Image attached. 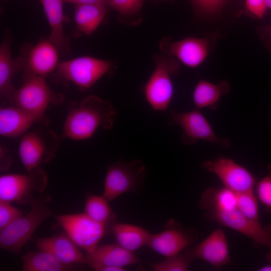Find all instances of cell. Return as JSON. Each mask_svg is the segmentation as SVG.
I'll use <instances>...</instances> for the list:
<instances>
[{"mask_svg": "<svg viewBox=\"0 0 271 271\" xmlns=\"http://www.w3.org/2000/svg\"><path fill=\"white\" fill-rule=\"evenodd\" d=\"M59 54L56 46L49 39L43 40L26 49L18 58L24 75L45 77L56 70Z\"/></svg>", "mask_w": 271, "mask_h": 271, "instance_id": "obj_15", "label": "cell"}, {"mask_svg": "<svg viewBox=\"0 0 271 271\" xmlns=\"http://www.w3.org/2000/svg\"><path fill=\"white\" fill-rule=\"evenodd\" d=\"M23 78L22 85L13 94L11 105L46 116L45 112L50 105L63 102V95L52 91L44 77L24 75Z\"/></svg>", "mask_w": 271, "mask_h": 271, "instance_id": "obj_5", "label": "cell"}, {"mask_svg": "<svg viewBox=\"0 0 271 271\" xmlns=\"http://www.w3.org/2000/svg\"><path fill=\"white\" fill-rule=\"evenodd\" d=\"M145 0H108V6L116 11L120 21L125 22L128 18L138 16L144 5Z\"/></svg>", "mask_w": 271, "mask_h": 271, "instance_id": "obj_29", "label": "cell"}, {"mask_svg": "<svg viewBox=\"0 0 271 271\" xmlns=\"http://www.w3.org/2000/svg\"><path fill=\"white\" fill-rule=\"evenodd\" d=\"M22 71L19 58H12L10 39L5 38L0 46V98L3 105L12 104L15 89L13 85L15 75Z\"/></svg>", "mask_w": 271, "mask_h": 271, "instance_id": "obj_20", "label": "cell"}, {"mask_svg": "<svg viewBox=\"0 0 271 271\" xmlns=\"http://www.w3.org/2000/svg\"><path fill=\"white\" fill-rule=\"evenodd\" d=\"M155 66L148 81L143 87L145 97L152 107L165 112L173 98L172 78L180 70V62L167 55L156 54Z\"/></svg>", "mask_w": 271, "mask_h": 271, "instance_id": "obj_4", "label": "cell"}, {"mask_svg": "<svg viewBox=\"0 0 271 271\" xmlns=\"http://www.w3.org/2000/svg\"><path fill=\"white\" fill-rule=\"evenodd\" d=\"M236 207L249 219L255 221H260L258 200L254 191L237 194Z\"/></svg>", "mask_w": 271, "mask_h": 271, "instance_id": "obj_30", "label": "cell"}, {"mask_svg": "<svg viewBox=\"0 0 271 271\" xmlns=\"http://www.w3.org/2000/svg\"><path fill=\"white\" fill-rule=\"evenodd\" d=\"M25 213L11 203L0 201V231L8 227Z\"/></svg>", "mask_w": 271, "mask_h": 271, "instance_id": "obj_32", "label": "cell"}, {"mask_svg": "<svg viewBox=\"0 0 271 271\" xmlns=\"http://www.w3.org/2000/svg\"><path fill=\"white\" fill-rule=\"evenodd\" d=\"M155 1H168V0H154Z\"/></svg>", "mask_w": 271, "mask_h": 271, "instance_id": "obj_42", "label": "cell"}, {"mask_svg": "<svg viewBox=\"0 0 271 271\" xmlns=\"http://www.w3.org/2000/svg\"><path fill=\"white\" fill-rule=\"evenodd\" d=\"M266 259L269 263H271V248L266 255Z\"/></svg>", "mask_w": 271, "mask_h": 271, "instance_id": "obj_40", "label": "cell"}, {"mask_svg": "<svg viewBox=\"0 0 271 271\" xmlns=\"http://www.w3.org/2000/svg\"><path fill=\"white\" fill-rule=\"evenodd\" d=\"M141 261L133 252L116 243L98 245L91 252L84 255L82 264L90 267L95 265H108L125 268L126 266Z\"/></svg>", "mask_w": 271, "mask_h": 271, "instance_id": "obj_18", "label": "cell"}, {"mask_svg": "<svg viewBox=\"0 0 271 271\" xmlns=\"http://www.w3.org/2000/svg\"><path fill=\"white\" fill-rule=\"evenodd\" d=\"M59 144L56 133L49 129H38L22 136L19 155L25 170L29 171L51 161L56 155Z\"/></svg>", "mask_w": 271, "mask_h": 271, "instance_id": "obj_8", "label": "cell"}, {"mask_svg": "<svg viewBox=\"0 0 271 271\" xmlns=\"http://www.w3.org/2000/svg\"><path fill=\"white\" fill-rule=\"evenodd\" d=\"M254 193L258 202L271 214V164L268 165L267 173L256 182Z\"/></svg>", "mask_w": 271, "mask_h": 271, "instance_id": "obj_31", "label": "cell"}, {"mask_svg": "<svg viewBox=\"0 0 271 271\" xmlns=\"http://www.w3.org/2000/svg\"><path fill=\"white\" fill-rule=\"evenodd\" d=\"M167 121L171 125H177L181 127L182 130L181 140L185 145H190L199 140L223 148H228L231 144L229 139L219 138L216 134L210 123L199 109L183 112L171 110L167 115Z\"/></svg>", "mask_w": 271, "mask_h": 271, "instance_id": "obj_9", "label": "cell"}, {"mask_svg": "<svg viewBox=\"0 0 271 271\" xmlns=\"http://www.w3.org/2000/svg\"><path fill=\"white\" fill-rule=\"evenodd\" d=\"M48 126L49 120L14 105L1 107L0 134L7 138H17L27 132L35 124Z\"/></svg>", "mask_w": 271, "mask_h": 271, "instance_id": "obj_16", "label": "cell"}, {"mask_svg": "<svg viewBox=\"0 0 271 271\" xmlns=\"http://www.w3.org/2000/svg\"><path fill=\"white\" fill-rule=\"evenodd\" d=\"M256 32L264 48L271 52V25H260L256 28Z\"/></svg>", "mask_w": 271, "mask_h": 271, "instance_id": "obj_35", "label": "cell"}, {"mask_svg": "<svg viewBox=\"0 0 271 271\" xmlns=\"http://www.w3.org/2000/svg\"><path fill=\"white\" fill-rule=\"evenodd\" d=\"M54 217L72 241L87 253L97 247L110 229L93 220L84 213L58 215Z\"/></svg>", "mask_w": 271, "mask_h": 271, "instance_id": "obj_11", "label": "cell"}, {"mask_svg": "<svg viewBox=\"0 0 271 271\" xmlns=\"http://www.w3.org/2000/svg\"><path fill=\"white\" fill-rule=\"evenodd\" d=\"M191 249L195 259H200L217 269L232 263L226 235L220 228Z\"/></svg>", "mask_w": 271, "mask_h": 271, "instance_id": "obj_17", "label": "cell"}, {"mask_svg": "<svg viewBox=\"0 0 271 271\" xmlns=\"http://www.w3.org/2000/svg\"><path fill=\"white\" fill-rule=\"evenodd\" d=\"M230 91V85L225 80L217 83L204 79L200 80L196 85L193 93V99L196 109L209 108L217 109L221 98Z\"/></svg>", "mask_w": 271, "mask_h": 271, "instance_id": "obj_22", "label": "cell"}, {"mask_svg": "<svg viewBox=\"0 0 271 271\" xmlns=\"http://www.w3.org/2000/svg\"><path fill=\"white\" fill-rule=\"evenodd\" d=\"M204 216L221 225L232 229L252 240L257 246L271 248V225L249 219L235 207L205 211Z\"/></svg>", "mask_w": 271, "mask_h": 271, "instance_id": "obj_10", "label": "cell"}, {"mask_svg": "<svg viewBox=\"0 0 271 271\" xmlns=\"http://www.w3.org/2000/svg\"><path fill=\"white\" fill-rule=\"evenodd\" d=\"M38 1H39L41 3V2H42V0H38Z\"/></svg>", "mask_w": 271, "mask_h": 271, "instance_id": "obj_43", "label": "cell"}, {"mask_svg": "<svg viewBox=\"0 0 271 271\" xmlns=\"http://www.w3.org/2000/svg\"><path fill=\"white\" fill-rule=\"evenodd\" d=\"M115 66L112 61L88 56L79 57L59 63L52 79L58 83L70 82L82 89H86L110 73Z\"/></svg>", "mask_w": 271, "mask_h": 271, "instance_id": "obj_3", "label": "cell"}, {"mask_svg": "<svg viewBox=\"0 0 271 271\" xmlns=\"http://www.w3.org/2000/svg\"><path fill=\"white\" fill-rule=\"evenodd\" d=\"M108 0H63L64 3L82 5H97L108 6Z\"/></svg>", "mask_w": 271, "mask_h": 271, "instance_id": "obj_36", "label": "cell"}, {"mask_svg": "<svg viewBox=\"0 0 271 271\" xmlns=\"http://www.w3.org/2000/svg\"><path fill=\"white\" fill-rule=\"evenodd\" d=\"M63 3V0H42L41 2L50 28L49 39L56 46L60 54L67 55L70 48L64 30Z\"/></svg>", "mask_w": 271, "mask_h": 271, "instance_id": "obj_21", "label": "cell"}, {"mask_svg": "<svg viewBox=\"0 0 271 271\" xmlns=\"http://www.w3.org/2000/svg\"><path fill=\"white\" fill-rule=\"evenodd\" d=\"M236 193L224 186L208 187L202 193L199 206L204 211L233 208L236 206Z\"/></svg>", "mask_w": 271, "mask_h": 271, "instance_id": "obj_26", "label": "cell"}, {"mask_svg": "<svg viewBox=\"0 0 271 271\" xmlns=\"http://www.w3.org/2000/svg\"><path fill=\"white\" fill-rule=\"evenodd\" d=\"M96 271H123L125 268L108 265H95L91 267Z\"/></svg>", "mask_w": 271, "mask_h": 271, "instance_id": "obj_38", "label": "cell"}, {"mask_svg": "<svg viewBox=\"0 0 271 271\" xmlns=\"http://www.w3.org/2000/svg\"><path fill=\"white\" fill-rule=\"evenodd\" d=\"M109 8L97 5H76L74 17L78 31L86 35L92 34L104 19Z\"/></svg>", "mask_w": 271, "mask_h": 271, "instance_id": "obj_25", "label": "cell"}, {"mask_svg": "<svg viewBox=\"0 0 271 271\" xmlns=\"http://www.w3.org/2000/svg\"><path fill=\"white\" fill-rule=\"evenodd\" d=\"M117 111L109 101L95 95H89L78 104L70 107L64 122L61 140L81 141L91 138L101 127L113 125Z\"/></svg>", "mask_w": 271, "mask_h": 271, "instance_id": "obj_1", "label": "cell"}, {"mask_svg": "<svg viewBox=\"0 0 271 271\" xmlns=\"http://www.w3.org/2000/svg\"><path fill=\"white\" fill-rule=\"evenodd\" d=\"M52 197L44 194L35 198L30 204L31 209L0 232V246L18 254L22 247L32 238L39 225L53 215L48 204Z\"/></svg>", "mask_w": 271, "mask_h": 271, "instance_id": "obj_2", "label": "cell"}, {"mask_svg": "<svg viewBox=\"0 0 271 271\" xmlns=\"http://www.w3.org/2000/svg\"><path fill=\"white\" fill-rule=\"evenodd\" d=\"M110 230L116 243L131 252L147 246L151 235L140 226L115 222L111 225Z\"/></svg>", "mask_w": 271, "mask_h": 271, "instance_id": "obj_23", "label": "cell"}, {"mask_svg": "<svg viewBox=\"0 0 271 271\" xmlns=\"http://www.w3.org/2000/svg\"><path fill=\"white\" fill-rule=\"evenodd\" d=\"M35 244L38 249L51 253L63 263L82 264L84 254L65 232L37 238Z\"/></svg>", "mask_w": 271, "mask_h": 271, "instance_id": "obj_19", "label": "cell"}, {"mask_svg": "<svg viewBox=\"0 0 271 271\" xmlns=\"http://www.w3.org/2000/svg\"><path fill=\"white\" fill-rule=\"evenodd\" d=\"M198 239L196 230L185 228L175 220H171L166 224L164 231L151 234L147 246L167 257L184 251L194 244Z\"/></svg>", "mask_w": 271, "mask_h": 271, "instance_id": "obj_14", "label": "cell"}, {"mask_svg": "<svg viewBox=\"0 0 271 271\" xmlns=\"http://www.w3.org/2000/svg\"><path fill=\"white\" fill-rule=\"evenodd\" d=\"M22 260L24 271H68L76 269L72 264L63 263L43 250L28 252L23 256Z\"/></svg>", "mask_w": 271, "mask_h": 271, "instance_id": "obj_24", "label": "cell"}, {"mask_svg": "<svg viewBox=\"0 0 271 271\" xmlns=\"http://www.w3.org/2000/svg\"><path fill=\"white\" fill-rule=\"evenodd\" d=\"M147 175L146 166L139 160L118 161L107 166L103 196L112 201L121 194L138 190Z\"/></svg>", "mask_w": 271, "mask_h": 271, "instance_id": "obj_7", "label": "cell"}, {"mask_svg": "<svg viewBox=\"0 0 271 271\" xmlns=\"http://www.w3.org/2000/svg\"><path fill=\"white\" fill-rule=\"evenodd\" d=\"M258 270L259 271H271V263L269 264L264 265L259 268Z\"/></svg>", "mask_w": 271, "mask_h": 271, "instance_id": "obj_39", "label": "cell"}, {"mask_svg": "<svg viewBox=\"0 0 271 271\" xmlns=\"http://www.w3.org/2000/svg\"><path fill=\"white\" fill-rule=\"evenodd\" d=\"M266 5L267 9H269L271 11V0H266Z\"/></svg>", "mask_w": 271, "mask_h": 271, "instance_id": "obj_41", "label": "cell"}, {"mask_svg": "<svg viewBox=\"0 0 271 271\" xmlns=\"http://www.w3.org/2000/svg\"><path fill=\"white\" fill-rule=\"evenodd\" d=\"M11 155L3 147L1 148V170H6L8 169L12 162Z\"/></svg>", "mask_w": 271, "mask_h": 271, "instance_id": "obj_37", "label": "cell"}, {"mask_svg": "<svg viewBox=\"0 0 271 271\" xmlns=\"http://www.w3.org/2000/svg\"><path fill=\"white\" fill-rule=\"evenodd\" d=\"M201 167L215 175L224 187L236 194L254 191L256 181L253 175L231 158L219 157L205 160Z\"/></svg>", "mask_w": 271, "mask_h": 271, "instance_id": "obj_13", "label": "cell"}, {"mask_svg": "<svg viewBox=\"0 0 271 271\" xmlns=\"http://www.w3.org/2000/svg\"><path fill=\"white\" fill-rule=\"evenodd\" d=\"M246 13L251 18L263 19L267 12L266 0H244Z\"/></svg>", "mask_w": 271, "mask_h": 271, "instance_id": "obj_34", "label": "cell"}, {"mask_svg": "<svg viewBox=\"0 0 271 271\" xmlns=\"http://www.w3.org/2000/svg\"><path fill=\"white\" fill-rule=\"evenodd\" d=\"M216 36L188 37L173 41L168 37L161 39L159 48L162 54L173 57L187 67L196 68L207 58L216 42Z\"/></svg>", "mask_w": 271, "mask_h": 271, "instance_id": "obj_12", "label": "cell"}, {"mask_svg": "<svg viewBox=\"0 0 271 271\" xmlns=\"http://www.w3.org/2000/svg\"><path fill=\"white\" fill-rule=\"evenodd\" d=\"M48 184V176L41 167L26 174H8L0 177V201L30 205L33 193L43 192Z\"/></svg>", "mask_w": 271, "mask_h": 271, "instance_id": "obj_6", "label": "cell"}, {"mask_svg": "<svg viewBox=\"0 0 271 271\" xmlns=\"http://www.w3.org/2000/svg\"><path fill=\"white\" fill-rule=\"evenodd\" d=\"M195 259L191 248L151 264L155 271H186Z\"/></svg>", "mask_w": 271, "mask_h": 271, "instance_id": "obj_28", "label": "cell"}, {"mask_svg": "<svg viewBox=\"0 0 271 271\" xmlns=\"http://www.w3.org/2000/svg\"><path fill=\"white\" fill-rule=\"evenodd\" d=\"M197 13L212 16L218 13L226 0H190Z\"/></svg>", "mask_w": 271, "mask_h": 271, "instance_id": "obj_33", "label": "cell"}, {"mask_svg": "<svg viewBox=\"0 0 271 271\" xmlns=\"http://www.w3.org/2000/svg\"><path fill=\"white\" fill-rule=\"evenodd\" d=\"M103 196L87 192L85 197L84 213L93 220L111 228L116 216Z\"/></svg>", "mask_w": 271, "mask_h": 271, "instance_id": "obj_27", "label": "cell"}]
</instances>
